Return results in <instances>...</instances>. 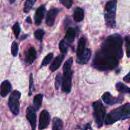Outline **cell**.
I'll list each match as a JSON object with an SVG mask.
<instances>
[{
    "instance_id": "obj_16",
    "label": "cell",
    "mask_w": 130,
    "mask_h": 130,
    "mask_svg": "<svg viewBox=\"0 0 130 130\" xmlns=\"http://www.w3.org/2000/svg\"><path fill=\"white\" fill-rule=\"evenodd\" d=\"M64 57L65 54H62L59 55V56H58L57 57H56L55 58V59L52 62V64L50 65V70L52 72L56 71L60 67V66L62 64V62L63 59H64Z\"/></svg>"
},
{
    "instance_id": "obj_20",
    "label": "cell",
    "mask_w": 130,
    "mask_h": 130,
    "mask_svg": "<svg viewBox=\"0 0 130 130\" xmlns=\"http://www.w3.org/2000/svg\"><path fill=\"white\" fill-rule=\"evenodd\" d=\"M63 122L62 120L57 117L53 118L52 121V130H62Z\"/></svg>"
},
{
    "instance_id": "obj_25",
    "label": "cell",
    "mask_w": 130,
    "mask_h": 130,
    "mask_svg": "<svg viewBox=\"0 0 130 130\" xmlns=\"http://www.w3.org/2000/svg\"><path fill=\"white\" fill-rule=\"evenodd\" d=\"M72 63H73V59H72V57H70L69 59H68L65 62L64 65H63V71H67L71 70Z\"/></svg>"
},
{
    "instance_id": "obj_28",
    "label": "cell",
    "mask_w": 130,
    "mask_h": 130,
    "mask_svg": "<svg viewBox=\"0 0 130 130\" xmlns=\"http://www.w3.org/2000/svg\"><path fill=\"white\" fill-rule=\"evenodd\" d=\"M11 54L13 57H16L18 54V51H19V46L16 42H13L11 44Z\"/></svg>"
},
{
    "instance_id": "obj_2",
    "label": "cell",
    "mask_w": 130,
    "mask_h": 130,
    "mask_svg": "<svg viewBox=\"0 0 130 130\" xmlns=\"http://www.w3.org/2000/svg\"><path fill=\"white\" fill-rule=\"evenodd\" d=\"M119 60L107 57L97 51L93 60L92 65L100 71H109L115 69L119 64Z\"/></svg>"
},
{
    "instance_id": "obj_17",
    "label": "cell",
    "mask_w": 130,
    "mask_h": 130,
    "mask_svg": "<svg viewBox=\"0 0 130 130\" xmlns=\"http://www.w3.org/2000/svg\"><path fill=\"white\" fill-rule=\"evenodd\" d=\"M75 37H76V31L74 28H69L67 29L64 40L68 44L72 43L74 41Z\"/></svg>"
},
{
    "instance_id": "obj_11",
    "label": "cell",
    "mask_w": 130,
    "mask_h": 130,
    "mask_svg": "<svg viewBox=\"0 0 130 130\" xmlns=\"http://www.w3.org/2000/svg\"><path fill=\"white\" fill-rule=\"evenodd\" d=\"M91 51L89 48H85V49L79 54L77 55V62L79 64H86L88 62L91 58Z\"/></svg>"
},
{
    "instance_id": "obj_24",
    "label": "cell",
    "mask_w": 130,
    "mask_h": 130,
    "mask_svg": "<svg viewBox=\"0 0 130 130\" xmlns=\"http://www.w3.org/2000/svg\"><path fill=\"white\" fill-rule=\"evenodd\" d=\"M68 43L65 41V40H62L59 43V48L60 50V52L63 54H67V50H68Z\"/></svg>"
},
{
    "instance_id": "obj_19",
    "label": "cell",
    "mask_w": 130,
    "mask_h": 130,
    "mask_svg": "<svg viewBox=\"0 0 130 130\" xmlns=\"http://www.w3.org/2000/svg\"><path fill=\"white\" fill-rule=\"evenodd\" d=\"M43 95L41 94H36L33 99V104H34V108L36 111L39 110L42 105Z\"/></svg>"
},
{
    "instance_id": "obj_34",
    "label": "cell",
    "mask_w": 130,
    "mask_h": 130,
    "mask_svg": "<svg viewBox=\"0 0 130 130\" xmlns=\"http://www.w3.org/2000/svg\"><path fill=\"white\" fill-rule=\"evenodd\" d=\"M129 76H130V73H128L127 74L124 78H123V80H124V82H126L129 83V80H130Z\"/></svg>"
},
{
    "instance_id": "obj_36",
    "label": "cell",
    "mask_w": 130,
    "mask_h": 130,
    "mask_svg": "<svg viewBox=\"0 0 130 130\" xmlns=\"http://www.w3.org/2000/svg\"><path fill=\"white\" fill-rule=\"evenodd\" d=\"M26 22H28V23L29 22V24H31L32 21H31V19H30V17H27Z\"/></svg>"
},
{
    "instance_id": "obj_29",
    "label": "cell",
    "mask_w": 130,
    "mask_h": 130,
    "mask_svg": "<svg viewBox=\"0 0 130 130\" xmlns=\"http://www.w3.org/2000/svg\"><path fill=\"white\" fill-rule=\"evenodd\" d=\"M13 31L14 34H15L16 38H19V36L20 33V27L19 22H16L13 25Z\"/></svg>"
},
{
    "instance_id": "obj_10",
    "label": "cell",
    "mask_w": 130,
    "mask_h": 130,
    "mask_svg": "<svg viewBox=\"0 0 130 130\" xmlns=\"http://www.w3.org/2000/svg\"><path fill=\"white\" fill-rule=\"evenodd\" d=\"M26 117L31 126L32 130H36V110L32 107H28L26 111Z\"/></svg>"
},
{
    "instance_id": "obj_37",
    "label": "cell",
    "mask_w": 130,
    "mask_h": 130,
    "mask_svg": "<svg viewBox=\"0 0 130 130\" xmlns=\"http://www.w3.org/2000/svg\"><path fill=\"white\" fill-rule=\"evenodd\" d=\"M15 1V0H10V3H13Z\"/></svg>"
},
{
    "instance_id": "obj_32",
    "label": "cell",
    "mask_w": 130,
    "mask_h": 130,
    "mask_svg": "<svg viewBox=\"0 0 130 130\" xmlns=\"http://www.w3.org/2000/svg\"><path fill=\"white\" fill-rule=\"evenodd\" d=\"M60 3L63 6H66L67 8L69 9L72 7V4H73V1L72 0H59Z\"/></svg>"
},
{
    "instance_id": "obj_30",
    "label": "cell",
    "mask_w": 130,
    "mask_h": 130,
    "mask_svg": "<svg viewBox=\"0 0 130 130\" xmlns=\"http://www.w3.org/2000/svg\"><path fill=\"white\" fill-rule=\"evenodd\" d=\"M61 83H62V75H61L60 73H57V76H56L55 82V88L57 90L59 89L60 86L61 85Z\"/></svg>"
},
{
    "instance_id": "obj_8",
    "label": "cell",
    "mask_w": 130,
    "mask_h": 130,
    "mask_svg": "<svg viewBox=\"0 0 130 130\" xmlns=\"http://www.w3.org/2000/svg\"><path fill=\"white\" fill-rule=\"evenodd\" d=\"M102 99L105 103L109 105H114L116 104H120L123 102L124 98L123 96H120L118 98L113 96L109 92H105L102 96Z\"/></svg>"
},
{
    "instance_id": "obj_31",
    "label": "cell",
    "mask_w": 130,
    "mask_h": 130,
    "mask_svg": "<svg viewBox=\"0 0 130 130\" xmlns=\"http://www.w3.org/2000/svg\"><path fill=\"white\" fill-rule=\"evenodd\" d=\"M34 79H33L32 73H30L29 78V96H31L34 90Z\"/></svg>"
},
{
    "instance_id": "obj_6",
    "label": "cell",
    "mask_w": 130,
    "mask_h": 130,
    "mask_svg": "<svg viewBox=\"0 0 130 130\" xmlns=\"http://www.w3.org/2000/svg\"><path fill=\"white\" fill-rule=\"evenodd\" d=\"M21 93L19 90H15L11 93L9 97L8 107L11 112L15 115H17L20 110V100Z\"/></svg>"
},
{
    "instance_id": "obj_35",
    "label": "cell",
    "mask_w": 130,
    "mask_h": 130,
    "mask_svg": "<svg viewBox=\"0 0 130 130\" xmlns=\"http://www.w3.org/2000/svg\"><path fill=\"white\" fill-rule=\"evenodd\" d=\"M90 127H91V124H86L85 126V129L84 130H88Z\"/></svg>"
},
{
    "instance_id": "obj_1",
    "label": "cell",
    "mask_w": 130,
    "mask_h": 130,
    "mask_svg": "<svg viewBox=\"0 0 130 130\" xmlns=\"http://www.w3.org/2000/svg\"><path fill=\"white\" fill-rule=\"evenodd\" d=\"M99 52L107 57L119 60L123 57V38L119 34L109 36L102 43Z\"/></svg>"
},
{
    "instance_id": "obj_26",
    "label": "cell",
    "mask_w": 130,
    "mask_h": 130,
    "mask_svg": "<svg viewBox=\"0 0 130 130\" xmlns=\"http://www.w3.org/2000/svg\"><path fill=\"white\" fill-rule=\"evenodd\" d=\"M53 57V53H50V54H47V56H46V57H44V59H43V61H42V63H41V65L40 68L43 67V66H47V65H48V64H49L51 60L52 59Z\"/></svg>"
},
{
    "instance_id": "obj_22",
    "label": "cell",
    "mask_w": 130,
    "mask_h": 130,
    "mask_svg": "<svg viewBox=\"0 0 130 130\" xmlns=\"http://www.w3.org/2000/svg\"><path fill=\"white\" fill-rule=\"evenodd\" d=\"M86 40L85 37H82V38H80L78 42V46H77V55L79 54L80 53H81L85 49V48H86Z\"/></svg>"
},
{
    "instance_id": "obj_5",
    "label": "cell",
    "mask_w": 130,
    "mask_h": 130,
    "mask_svg": "<svg viewBox=\"0 0 130 130\" xmlns=\"http://www.w3.org/2000/svg\"><path fill=\"white\" fill-rule=\"evenodd\" d=\"M94 119L98 127H102L105 121L106 110L101 101L99 100L93 103Z\"/></svg>"
},
{
    "instance_id": "obj_21",
    "label": "cell",
    "mask_w": 130,
    "mask_h": 130,
    "mask_svg": "<svg viewBox=\"0 0 130 130\" xmlns=\"http://www.w3.org/2000/svg\"><path fill=\"white\" fill-rule=\"evenodd\" d=\"M116 88L118 91L123 93H129L130 89L128 86L124 85L122 82H118L116 84Z\"/></svg>"
},
{
    "instance_id": "obj_12",
    "label": "cell",
    "mask_w": 130,
    "mask_h": 130,
    "mask_svg": "<svg viewBox=\"0 0 130 130\" xmlns=\"http://www.w3.org/2000/svg\"><path fill=\"white\" fill-rule=\"evenodd\" d=\"M58 13V10L57 8H52L47 14L46 23L48 26H52L54 24L56 17Z\"/></svg>"
},
{
    "instance_id": "obj_13",
    "label": "cell",
    "mask_w": 130,
    "mask_h": 130,
    "mask_svg": "<svg viewBox=\"0 0 130 130\" xmlns=\"http://www.w3.org/2000/svg\"><path fill=\"white\" fill-rule=\"evenodd\" d=\"M36 58V50L33 47H30L25 52V61L29 64H31Z\"/></svg>"
},
{
    "instance_id": "obj_7",
    "label": "cell",
    "mask_w": 130,
    "mask_h": 130,
    "mask_svg": "<svg viewBox=\"0 0 130 130\" xmlns=\"http://www.w3.org/2000/svg\"><path fill=\"white\" fill-rule=\"evenodd\" d=\"M73 75V71L72 70L69 71H63V77L62 80V90L66 93H69L72 87V79Z\"/></svg>"
},
{
    "instance_id": "obj_14",
    "label": "cell",
    "mask_w": 130,
    "mask_h": 130,
    "mask_svg": "<svg viewBox=\"0 0 130 130\" xmlns=\"http://www.w3.org/2000/svg\"><path fill=\"white\" fill-rule=\"evenodd\" d=\"M46 8L44 6H41L40 7L37 9L34 15V22L36 25H40L44 17L45 14Z\"/></svg>"
},
{
    "instance_id": "obj_9",
    "label": "cell",
    "mask_w": 130,
    "mask_h": 130,
    "mask_svg": "<svg viewBox=\"0 0 130 130\" xmlns=\"http://www.w3.org/2000/svg\"><path fill=\"white\" fill-rule=\"evenodd\" d=\"M50 122V115L49 112L46 110H44L40 113L39 121V129L43 130L46 129Z\"/></svg>"
},
{
    "instance_id": "obj_33",
    "label": "cell",
    "mask_w": 130,
    "mask_h": 130,
    "mask_svg": "<svg viewBox=\"0 0 130 130\" xmlns=\"http://www.w3.org/2000/svg\"><path fill=\"white\" fill-rule=\"evenodd\" d=\"M126 47V54L127 57H129V50H130V40L129 36H127L125 38Z\"/></svg>"
},
{
    "instance_id": "obj_4",
    "label": "cell",
    "mask_w": 130,
    "mask_h": 130,
    "mask_svg": "<svg viewBox=\"0 0 130 130\" xmlns=\"http://www.w3.org/2000/svg\"><path fill=\"white\" fill-rule=\"evenodd\" d=\"M117 1L110 0L107 3L105 7V24L110 28H114L116 27V15Z\"/></svg>"
},
{
    "instance_id": "obj_3",
    "label": "cell",
    "mask_w": 130,
    "mask_h": 130,
    "mask_svg": "<svg viewBox=\"0 0 130 130\" xmlns=\"http://www.w3.org/2000/svg\"><path fill=\"white\" fill-rule=\"evenodd\" d=\"M130 117V104L129 103L112 110L107 115L105 121L106 125L112 124L114 122Z\"/></svg>"
},
{
    "instance_id": "obj_27",
    "label": "cell",
    "mask_w": 130,
    "mask_h": 130,
    "mask_svg": "<svg viewBox=\"0 0 130 130\" xmlns=\"http://www.w3.org/2000/svg\"><path fill=\"white\" fill-rule=\"evenodd\" d=\"M45 34V31L42 29H38L34 33V36L37 40L39 41H42L43 36Z\"/></svg>"
},
{
    "instance_id": "obj_18",
    "label": "cell",
    "mask_w": 130,
    "mask_h": 130,
    "mask_svg": "<svg viewBox=\"0 0 130 130\" xmlns=\"http://www.w3.org/2000/svg\"><path fill=\"white\" fill-rule=\"evenodd\" d=\"M84 11L81 8L77 7L74 10L73 14V18L76 22H81L84 19Z\"/></svg>"
},
{
    "instance_id": "obj_15",
    "label": "cell",
    "mask_w": 130,
    "mask_h": 130,
    "mask_svg": "<svg viewBox=\"0 0 130 130\" xmlns=\"http://www.w3.org/2000/svg\"><path fill=\"white\" fill-rule=\"evenodd\" d=\"M11 90V85L8 80H5L0 85V94L2 97H6Z\"/></svg>"
},
{
    "instance_id": "obj_23",
    "label": "cell",
    "mask_w": 130,
    "mask_h": 130,
    "mask_svg": "<svg viewBox=\"0 0 130 130\" xmlns=\"http://www.w3.org/2000/svg\"><path fill=\"white\" fill-rule=\"evenodd\" d=\"M37 0H27L25 3L24 8V11L25 13H28L31 8H32L33 5L35 4Z\"/></svg>"
}]
</instances>
